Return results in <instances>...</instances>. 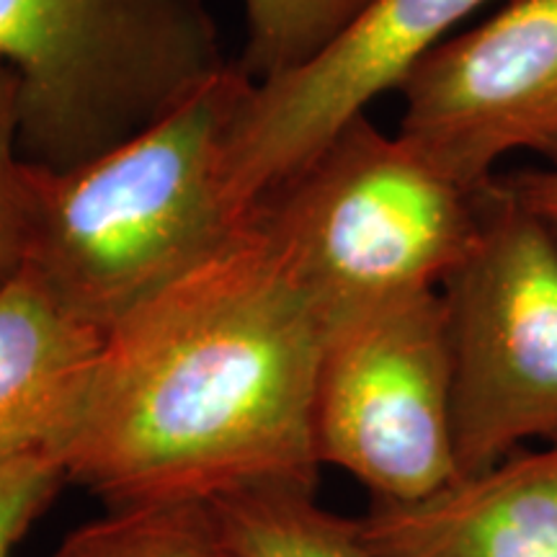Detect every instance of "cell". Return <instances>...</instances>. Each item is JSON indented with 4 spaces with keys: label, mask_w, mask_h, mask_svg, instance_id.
<instances>
[{
    "label": "cell",
    "mask_w": 557,
    "mask_h": 557,
    "mask_svg": "<svg viewBox=\"0 0 557 557\" xmlns=\"http://www.w3.org/2000/svg\"><path fill=\"white\" fill-rule=\"evenodd\" d=\"M496 178L529 212L557 230V169H519L496 173Z\"/></svg>",
    "instance_id": "16"
},
{
    "label": "cell",
    "mask_w": 557,
    "mask_h": 557,
    "mask_svg": "<svg viewBox=\"0 0 557 557\" xmlns=\"http://www.w3.org/2000/svg\"><path fill=\"white\" fill-rule=\"evenodd\" d=\"M485 186H462L359 116L259 201L256 233L333 325L442 287L478 238Z\"/></svg>",
    "instance_id": "3"
},
{
    "label": "cell",
    "mask_w": 557,
    "mask_h": 557,
    "mask_svg": "<svg viewBox=\"0 0 557 557\" xmlns=\"http://www.w3.org/2000/svg\"><path fill=\"white\" fill-rule=\"evenodd\" d=\"M369 0H243L248 45L238 67L253 81L302 65Z\"/></svg>",
    "instance_id": "13"
},
{
    "label": "cell",
    "mask_w": 557,
    "mask_h": 557,
    "mask_svg": "<svg viewBox=\"0 0 557 557\" xmlns=\"http://www.w3.org/2000/svg\"><path fill=\"white\" fill-rule=\"evenodd\" d=\"M493 0H369L302 65L250 78L227 137V165L243 205L302 171L387 90H400L421 60Z\"/></svg>",
    "instance_id": "8"
},
{
    "label": "cell",
    "mask_w": 557,
    "mask_h": 557,
    "mask_svg": "<svg viewBox=\"0 0 557 557\" xmlns=\"http://www.w3.org/2000/svg\"><path fill=\"white\" fill-rule=\"evenodd\" d=\"M52 557H235L212 504L116 506L67 534Z\"/></svg>",
    "instance_id": "12"
},
{
    "label": "cell",
    "mask_w": 557,
    "mask_h": 557,
    "mask_svg": "<svg viewBox=\"0 0 557 557\" xmlns=\"http://www.w3.org/2000/svg\"><path fill=\"white\" fill-rule=\"evenodd\" d=\"M438 292L459 478L529 442L557 444V230L493 176L478 238Z\"/></svg>",
    "instance_id": "5"
},
{
    "label": "cell",
    "mask_w": 557,
    "mask_h": 557,
    "mask_svg": "<svg viewBox=\"0 0 557 557\" xmlns=\"http://www.w3.org/2000/svg\"><path fill=\"white\" fill-rule=\"evenodd\" d=\"M212 508L235 557H372L354 519L320 508L312 487H256Z\"/></svg>",
    "instance_id": "11"
},
{
    "label": "cell",
    "mask_w": 557,
    "mask_h": 557,
    "mask_svg": "<svg viewBox=\"0 0 557 557\" xmlns=\"http://www.w3.org/2000/svg\"><path fill=\"white\" fill-rule=\"evenodd\" d=\"M62 483H67L65 470L52 455H24L0 462V557H11Z\"/></svg>",
    "instance_id": "15"
},
{
    "label": "cell",
    "mask_w": 557,
    "mask_h": 557,
    "mask_svg": "<svg viewBox=\"0 0 557 557\" xmlns=\"http://www.w3.org/2000/svg\"><path fill=\"white\" fill-rule=\"evenodd\" d=\"M398 94V135L462 186L491 184L513 150L557 169V0H504L434 47Z\"/></svg>",
    "instance_id": "7"
},
{
    "label": "cell",
    "mask_w": 557,
    "mask_h": 557,
    "mask_svg": "<svg viewBox=\"0 0 557 557\" xmlns=\"http://www.w3.org/2000/svg\"><path fill=\"white\" fill-rule=\"evenodd\" d=\"M315 451L320 468L346 470L382 504H413L459 480L442 292L387 299L329 325Z\"/></svg>",
    "instance_id": "6"
},
{
    "label": "cell",
    "mask_w": 557,
    "mask_h": 557,
    "mask_svg": "<svg viewBox=\"0 0 557 557\" xmlns=\"http://www.w3.org/2000/svg\"><path fill=\"white\" fill-rule=\"evenodd\" d=\"M250 75L238 65L88 163L32 165L26 271L54 302L107 333L240 246L256 222L227 165Z\"/></svg>",
    "instance_id": "2"
},
{
    "label": "cell",
    "mask_w": 557,
    "mask_h": 557,
    "mask_svg": "<svg viewBox=\"0 0 557 557\" xmlns=\"http://www.w3.org/2000/svg\"><path fill=\"white\" fill-rule=\"evenodd\" d=\"M329 323L253 230L116 323L60 449L107 500L212 504L318 483L315 385Z\"/></svg>",
    "instance_id": "1"
},
{
    "label": "cell",
    "mask_w": 557,
    "mask_h": 557,
    "mask_svg": "<svg viewBox=\"0 0 557 557\" xmlns=\"http://www.w3.org/2000/svg\"><path fill=\"white\" fill-rule=\"evenodd\" d=\"M103 346L21 271L0 292V462L52 455L73 431Z\"/></svg>",
    "instance_id": "10"
},
{
    "label": "cell",
    "mask_w": 557,
    "mask_h": 557,
    "mask_svg": "<svg viewBox=\"0 0 557 557\" xmlns=\"http://www.w3.org/2000/svg\"><path fill=\"white\" fill-rule=\"evenodd\" d=\"M372 557H557V444L354 519Z\"/></svg>",
    "instance_id": "9"
},
{
    "label": "cell",
    "mask_w": 557,
    "mask_h": 557,
    "mask_svg": "<svg viewBox=\"0 0 557 557\" xmlns=\"http://www.w3.org/2000/svg\"><path fill=\"white\" fill-rule=\"evenodd\" d=\"M0 60L18 78V150L70 171L225 73L205 0H0Z\"/></svg>",
    "instance_id": "4"
},
{
    "label": "cell",
    "mask_w": 557,
    "mask_h": 557,
    "mask_svg": "<svg viewBox=\"0 0 557 557\" xmlns=\"http://www.w3.org/2000/svg\"><path fill=\"white\" fill-rule=\"evenodd\" d=\"M18 78L0 60V292L26 269L32 240V165L18 150Z\"/></svg>",
    "instance_id": "14"
}]
</instances>
